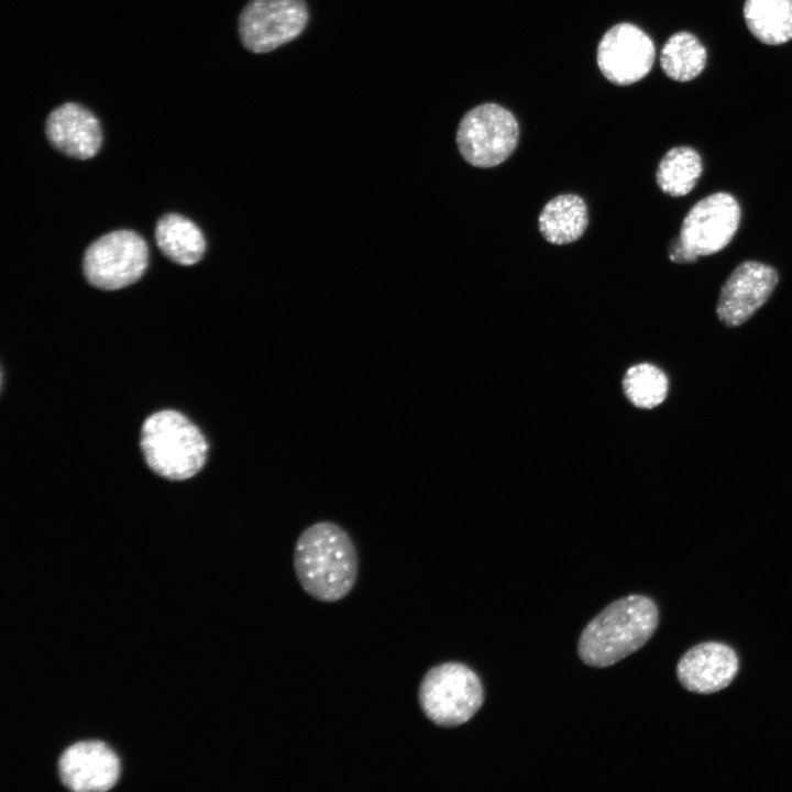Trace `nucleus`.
Listing matches in <instances>:
<instances>
[{
    "instance_id": "nucleus-4",
    "label": "nucleus",
    "mask_w": 792,
    "mask_h": 792,
    "mask_svg": "<svg viewBox=\"0 0 792 792\" xmlns=\"http://www.w3.org/2000/svg\"><path fill=\"white\" fill-rule=\"evenodd\" d=\"M484 690L479 675L461 662H444L429 669L418 689L424 715L440 727L469 722L481 708Z\"/></svg>"
},
{
    "instance_id": "nucleus-5",
    "label": "nucleus",
    "mask_w": 792,
    "mask_h": 792,
    "mask_svg": "<svg viewBox=\"0 0 792 792\" xmlns=\"http://www.w3.org/2000/svg\"><path fill=\"white\" fill-rule=\"evenodd\" d=\"M519 127L514 114L496 103L471 109L460 121L457 144L462 157L475 167H494L515 151Z\"/></svg>"
},
{
    "instance_id": "nucleus-12",
    "label": "nucleus",
    "mask_w": 792,
    "mask_h": 792,
    "mask_svg": "<svg viewBox=\"0 0 792 792\" xmlns=\"http://www.w3.org/2000/svg\"><path fill=\"white\" fill-rule=\"evenodd\" d=\"M738 669V657L729 646L706 641L692 647L681 657L676 675L688 691L710 694L728 686Z\"/></svg>"
},
{
    "instance_id": "nucleus-15",
    "label": "nucleus",
    "mask_w": 792,
    "mask_h": 792,
    "mask_svg": "<svg viewBox=\"0 0 792 792\" xmlns=\"http://www.w3.org/2000/svg\"><path fill=\"white\" fill-rule=\"evenodd\" d=\"M155 240L161 252L180 265L197 263L206 249L201 230L191 220L177 213H167L158 219Z\"/></svg>"
},
{
    "instance_id": "nucleus-20",
    "label": "nucleus",
    "mask_w": 792,
    "mask_h": 792,
    "mask_svg": "<svg viewBox=\"0 0 792 792\" xmlns=\"http://www.w3.org/2000/svg\"><path fill=\"white\" fill-rule=\"evenodd\" d=\"M669 258L675 263H693L697 256L691 253L678 237L669 243Z\"/></svg>"
},
{
    "instance_id": "nucleus-11",
    "label": "nucleus",
    "mask_w": 792,
    "mask_h": 792,
    "mask_svg": "<svg viewBox=\"0 0 792 792\" xmlns=\"http://www.w3.org/2000/svg\"><path fill=\"white\" fill-rule=\"evenodd\" d=\"M119 771L118 757L100 741L72 745L58 761L62 782L76 792L107 791L114 785Z\"/></svg>"
},
{
    "instance_id": "nucleus-3",
    "label": "nucleus",
    "mask_w": 792,
    "mask_h": 792,
    "mask_svg": "<svg viewBox=\"0 0 792 792\" xmlns=\"http://www.w3.org/2000/svg\"><path fill=\"white\" fill-rule=\"evenodd\" d=\"M141 447L150 468L158 475L175 481L189 479L199 472L208 452L201 431L174 410L155 413L145 420Z\"/></svg>"
},
{
    "instance_id": "nucleus-2",
    "label": "nucleus",
    "mask_w": 792,
    "mask_h": 792,
    "mask_svg": "<svg viewBox=\"0 0 792 792\" xmlns=\"http://www.w3.org/2000/svg\"><path fill=\"white\" fill-rule=\"evenodd\" d=\"M658 623L659 610L651 598H619L586 625L578 644L579 657L590 667H610L645 646Z\"/></svg>"
},
{
    "instance_id": "nucleus-8",
    "label": "nucleus",
    "mask_w": 792,
    "mask_h": 792,
    "mask_svg": "<svg viewBox=\"0 0 792 792\" xmlns=\"http://www.w3.org/2000/svg\"><path fill=\"white\" fill-rule=\"evenodd\" d=\"M740 222V207L728 193L711 194L688 212L680 229L684 246L695 256L723 250L734 238Z\"/></svg>"
},
{
    "instance_id": "nucleus-10",
    "label": "nucleus",
    "mask_w": 792,
    "mask_h": 792,
    "mask_svg": "<svg viewBox=\"0 0 792 792\" xmlns=\"http://www.w3.org/2000/svg\"><path fill=\"white\" fill-rule=\"evenodd\" d=\"M779 280L777 271L765 263H740L725 280L716 314L727 327L747 321L770 297Z\"/></svg>"
},
{
    "instance_id": "nucleus-7",
    "label": "nucleus",
    "mask_w": 792,
    "mask_h": 792,
    "mask_svg": "<svg viewBox=\"0 0 792 792\" xmlns=\"http://www.w3.org/2000/svg\"><path fill=\"white\" fill-rule=\"evenodd\" d=\"M307 22L304 0H251L240 13L239 36L246 50L267 53L296 38Z\"/></svg>"
},
{
    "instance_id": "nucleus-18",
    "label": "nucleus",
    "mask_w": 792,
    "mask_h": 792,
    "mask_svg": "<svg viewBox=\"0 0 792 792\" xmlns=\"http://www.w3.org/2000/svg\"><path fill=\"white\" fill-rule=\"evenodd\" d=\"M706 50L701 41L689 32H678L664 43L660 65L664 74L676 81L696 78L706 64Z\"/></svg>"
},
{
    "instance_id": "nucleus-14",
    "label": "nucleus",
    "mask_w": 792,
    "mask_h": 792,
    "mask_svg": "<svg viewBox=\"0 0 792 792\" xmlns=\"http://www.w3.org/2000/svg\"><path fill=\"white\" fill-rule=\"evenodd\" d=\"M587 223L586 204L574 194L559 195L549 200L538 219L541 235L546 241L558 245L579 240Z\"/></svg>"
},
{
    "instance_id": "nucleus-9",
    "label": "nucleus",
    "mask_w": 792,
    "mask_h": 792,
    "mask_svg": "<svg viewBox=\"0 0 792 792\" xmlns=\"http://www.w3.org/2000/svg\"><path fill=\"white\" fill-rule=\"evenodd\" d=\"M656 48L651 38L631 23L610 28L597 46V65L610 82L627 86L645 78L653 65Z\"/></svg>"
},
{
    "instance_id": "nucleus-6",
    "label": "nucleus",
    "mask_w": 792,
    "mask_h": 792,
    "mask_svg": "<svg viewBox=\"0 0 792 792\" xmlns=\"http://www.w3.org/2000/svg\"><path fill=\"white\" fill-rule=\"evenodd\" d=\"M147 264L145 240L134 231L117 230L100 237L86 249L82 272L90 285L116 290L138 282Z\"/></svg>"
},
{
    "instance_id": "nucleus-17",
    "label": "nucleus",
    "mask_w": 792,
    "mask_h": 792,
    "mask_svg": "<svg viewBox=\"0 0 792 792\" xmlns=\"http://www.w3.org/2000/svg\"><path fill=\"white\" fill-rule=\"evenodd\" d=\"M703 172L700 154L689 146L669 150L661 158L656 180L659 188L673 197L689 194L696 185Z\"/></svg>"
},
{
    "instance_id": "nucleus-16",
    "label": "nucleus",
    "mask_w": 792,
    "mask_h": 792,
    "mask_svg": "<svg viewBox=\"0 0 792 792\" xmlns=\"http://www.w3.org/2000/svg\"><path fill=\"white\" fill-rule=\"evenodd\" d=\"M744 19L761 43L780 45L792 40V0H746Z\"/></svg>"
},
{
    "instance_id": "nucleus-1",
    "label": "nucleus",
    "mask_w": 792,
    "mask_h": 792,
    "mask_svg": "<svg viewBox=\"0 0 792 792\" xmlns=\"http://www.w3.org/2000/svg\"><path fill=\"white\" fill-rule=\"evenodd\" d=\"M293 565L304 591L324 603L344 598L359 575V557L352 538L330 520L317 521L300 532Z\"/></svg>"
},
{
    "instance_id": "nucleus-13",
    "label": "nucleus",
    "mask_w": 792,
    "mask_h": 792,
    "mask_svg": "<svg viewBox=\"0 0 792 792\" xmlns=\"http://www.w3.org/2000/svg\"><path fill=\"white\" fill-rule=\"evenodd\" d=\"M45 134L54 148L78 160L94 157L102 143L99 120L76 102H65L48 113Z\"/></svg>"
},
{
    "instance_id": "nucleus-19",
    "label": "nucleus",
    "mask_w": 792,
    "mask_h": 792,
    "mask_svg": "<svg viewBox=\"0 0 792 792\" xmlns=\"http://www.w3.org/2000/svg\"><path fill=\"white\" fill-rule=\"evenodd\" d=\"M623 386L631 404L649 409L666 399L669 384L667 375L659 367L650 363H639L627 370Z\"/></svg>"
}]
</instances>
